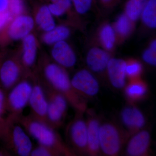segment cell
<instances>
[{"label":"cell","instance_id":"cell-1","mask_svg":"<svg viewBox=\"0 0 156 156\" xmlns=\"http://www.w3.org/2000/svg\"><path fill=\"white\" fill-rule=\"evenodd\" d=\"M18 122L29 134L38 143L58 151L62 155L74 154L71 149L63 142L59 134L48 124L34 119L30 115L20 117Z\"/></svg>","mask_w":156,"mask_h":156},{"label":"cell","instance_id":"cell-2","mask_svg":"<svg viewBox=\"0 0 156 156\" xmlns=\"http://www.w3.org/2000/svg\"><path fill=\"white\" fill-rule=\"evenodd\" d=\"M44 72L48 85L62 94L78 113L85 111L86 101L73 88L71 80L63 67L56 63H48L45 66Z\"/></svg>","mask_w":156,"mask_h":156},{"label":"cell","instance_id":"cell-3","mask_svg":"<svg viewBox=\"0 0 156 156\" xmlns=\"http://www.w3.org/2000/svg\"><path fill=\"white\" fill-rule=\"evenodd\" d=\"M7 119L1 137L5 138L7 147L15 154L30 156L33 147L27 132L18 122Z\"/></svg>","mask_w":156,"mask_h":156},{"label":"cell","instance_id":"cell-4","mask_svg":"<svg viewBox=\"0 0 156 156\" xmlns=\"http://www.w3.org/2000/svg\"><path fill=\"white\" fill-rule=\"evenodd\" d=\"M32 89V83L25 80L20 81L10 89L5 99V109L9 113L7 119L18 122L29 104Z\"/></svg>","mask_w":156,"mask_h":156},{"label":"cell","instance_id":"cell-5","mask_svg":"<svg viewBox=\"0 0 156 156\" xmlns=\"http://www.w3.org/2000/svg\"><path fill=\"white\" fill-rule=\"evenodd\" d=\"M125 140L123 132L116 125L107 122L100 125L99 144L100 150L110 156L119 154Z\"/></svg>","mask_w":156,"mask_h":156},{"label":"cell","instance_id":"cell-6","mask_svg":"<svg viewBox=\"0 0 156 156\" xmlns=\"http://www.w3.org/2000/svg\"><path fill=\"white\" fill-rule=\"evenodd\" d=\"M67 134L73 153L87 152V122L79 117V113L68 127Z\"/></svg>","mask_w":156,"mask_h":156},{"label":"cell","instance_id":"cell-7","mask_svg":"<svg viewBox=\"0 0 156 156\" xmlns=\"http://www.w3.org/2000/svg\"><path fill=\"white\" fill-rule=\"evenodd\" d=\"M28 105L30 108V115L34 119L48 124V101L42 84L36 82L32 83V89Z\"/></svg>","mask_w":156,"mask_h":156},{"label":"cell","instance_id":"cell-8","mask_svg":"<svg viewBox=\"0 0 156 156\" xmlns=\"http://www.w3.org/2000/svg\"><path fill=\"white\" fill-rule=\"evenodd\" d=\"M72 86L83 96L92 97L97 95L100 89L99 83L94 76L87 69L77 72L71 80Z\"/></svg>","mask_w":156,"mask_h":156},{"label":"cell","instance_id":"cell-9","mask_svg":"<svg viewBox=\"0 0 156 156\" xmlns=\"http://www.w3.org/2000/svg\"><path fill=\"white\" fill-rule=\"evenodd\" d=\"M51 55L56 64L62 67L71 68L76 62V56L73 50L65 41L54 44Z\"/></svg>","mask_w":156,"mask_h":156},{"label":"cell","instance_id":"cell-10","mask_svg":"<svg viewBox=\"0 0 156 156\" xmlns=\"http://www.w3.org/2000/svg\"><path fill=\"white\" fill-rule=\"evenodd\" d=\"M151 135L145 130L136 132L128 141L126 148L127 154L142 156L147 154L151 144Z\"/></svg>","mask_w":156,"mask_h":156},{"label":"cell","instance_id":"cell-11","mask_svg":"<svg viewBox=\"0 0 156 156\" xmlns=\"http://www.w3.org/2000/svg\"><path fill=\"white\" fill-rule=\"evenodd\" d=\"M126 65L127 62L120 58H111L108 62L106 69L109 79L116 89H122L126 85Z\"/></svg>","mask_w":156,"mask_h":156},{"label":"cell","instance_id":"cell-12","mask_svg":"<svg viewBox=\"0 0 156 156\" xmlns=\"http://www.w3.org/2000/svg\"><path fill=\"white\" fill-rule=\"evenodd\" d=\"M20 66L16 61L9 59L3 63L0 69V81L5 89L10 90L19 82Z\"/></svg>","mask_w":156,"mask_h":156},{"label":"cell","instance_id":"cell-13","mask_svg":"<svg viewBox=\"0 0 156 156\" xmlns=\"http://www.w3.org/2000/svg\"><path fill=\"white\" fill-rule=\"evenodd\" d=\"M34 25V21L30 16L18 15L12 21L9 27V36L14 40L23 39L30 34Z\"/></svg>","mask_w":156,"mask_h":156},{"label":"cell","instance_id":"cell-14","mask_svg":"<svg viewBox=\"0 0 156 156\" xmlns=\"http://www.w3.org/2000/svg\"><path fill=\"white\" fill-rule=\"evenodd\" d=\"M121 117L123 124L131 132L136 133L145 124L143 114L135 107L125 108L121 112Z\"/></svg>","mask_w":156,"mask_h":156},{"label":"cell","instance_id":"cell-15","mask_svg":"<svg viewBox=\"0 0 156 156\" xmlns=\"http://www.w3.org/2000/svg\"><path fill=\"white\" fill-rule=\"evenodd\" d=\"M110 56L105 50L99 48L89 50L87 57V65L93 72L99 73L106 69Z\"/></svg>","mask_w":156,"mask_h":156},{"label":"cell","instance_id":"cell-16","mask_svg":"<svg viewBox=\"0 0 156 156\" xmlns=\"http://www.w3.org/2000/svg\"><path fill=\"white\" fill-rule=\"evenodd\" d=\"M87 122V152L91 155H97L100 151L99 144V129L100 124L95 118L89 119Z\"/></svg>","mask_w":156,"mask_h":156},{"label":"cell","instance_id":"cell-17","mask_svg":"<svg viewBox=\"0 0 156 156\" xmlns=\"http://www.w3.org/2000/svg\"><path fill=\"white\" fill-rule=\"evenodd\" d=\"M37 50L36 39L33 35L30 34L23 39L22 62L24 66L30 67L34 64Z\"/></svg>","mask_w":156,"mask_h":156},{"label":"cell","instance_id":"cell-18","mask_svg":"<svg viewBox=\"0 0 156 156\" xmlns=\"http://www.w3.org/2000/svg\"><path fill=\"white\" fill-rule=\"evenodd\" d=\"M35 20L40 28L46 32L56 27L55 20L50 13L48 6L43 5L40 8L37 12Z\"/></svg>","mask_w":156,"mask_h":156},{"label":"cell","instance_id":"cell-19","mask_svg":"<svg viewBox=\"0 0 156 156\" xmlns=\"http://www.w3.org/2000/svg\"><path fill=\"white\" fill-rule=\"evenodd\" d=\"M69 29L64 26L55 27L49 31L46 32L43 37V41L48 45H54L58 42L64 41L69 37Z\"/></svg>","mask_w":156,"mask_h":156},{"label":"cell","instance_id":"cell-20","mask_svg":"<svg viewBox=\"0 0 156 156\" xmlns=\"http://www.w3.org/2000/svg\"><path fill=\"white\" fill-rule=\"evenodd\" d=\"M146 86L140 81H133L126 87L125 93L128 99L130 100H140L144 97L147 93Z\"/></svg>","mask_w":156,"mask_h":156},{"label":"cell","instance_id":"cell-21","mask_svg":"<svg viewBox=\"0 0 156 156\" xmlns=\"http://www.w3.org/2000/svg\"><path fill=\"white\" fill-rule=\"evenodd\" d=\"M140 16L143 22L148 27H156V0H148Z\"/></svg>","mask_w":156,"mask_h":156},{"label":"cell","instance_id":"cell-22","mask_svg":"<svg viewBox=\"0 0 156 156\" xmlns=\"http://www.w3.org/2000/svg\"><path fill=\"white\" fill-rule=\"evenodd\" d=\"M148 0H129L126 5V14L131 21H136L140 17Z\"/></svg>","mask_w":156,"mask_h":156},{"label":"cell","instance_id":"cell-23","mask_svg":"<svg viewBox=\"0 0 156 156\" xmlns=\"http://www.w3.org/2000/svg\"><path fill=\"white\" fill-rule=\"evenodd\" d=\"M115 33L114 28L110 25L104 26L101 30V41L106 50H111L114 46L116 39Z\"/></svg>","mask_w":156,"mask_h":156},{"label":"cell","instance_id":"cell-24","mask_svg":"<svg viewBox=\"0 0 156 156\" xmlns=\"http://www.w3.org/2000/svg\"><path fill=\"white\" fill-rule=\"evenodd\" d=\"M115 31L122 36L127 35L131 29V21L126 14L121 15L115 23Z\"/></svg>","mask_w":156,"mask_h":156},{"label":"cell","instance_id":"cell-25","mask_svg":"<svg viewBox=\"0 0 156 156\" xmlns=\"http://www.w3.org/2000/svg\"><path fill=\"white\" fill-rule=\"evenodd\" d=\"M62 154L58 151L46 146L38 145L33 148L30 156H58Z\"/></svg>","mask_w":156,"mask_h":156},{"label":"cell","instance_id":"cell-26","mask_svg":"<svg viewBox=\"0 0 156 156\" xmlns=\"http://www.w3.org/2000/svg\"><path fill=\"white\" fill-rule=\"evenodd\" d=\"M142 69V65L138 62L133 61L127 63L126 75L131 78H136L140 74Z\"/></svg>","mask_w":156,"mask_h":156},{"label":"cell","instance_id":"cell-27","mask_svg":"<svg viewBox=\"0 0 156 156\" xmlns=\"http://www.w3.org/2000/svg\"><path fill=\"white\" fill-rule=\"evenodd\" d=\"M79 14H84L89 11L92 5V0H71Z\"/></svg>","mask_w":156,"mask_h":156},{"label":"cell","instance_id":"cell-28","mask_svg":"<svg viewBox=\"0 0 156 156\" xmlns=\"http://www.w3.org/2000/svg\"><path fill=\"white\" fill-rule=\"evenodd\" d=\"M5 92L0 89V137L2 136L7 123V119L4 120L2 118L3 112L5 109Z\"/></svg>","mask_w":156,"mask_h":156},{"label":"cell","instance_id":"cell-29","mask_svg":"<svg viewBox=\"0 0 156 156\" xmlns=\"http://www.w3.org/2000/svg\"><path fill=\"white\" fill-rule=\"evenodd\" d=\"M9 8L11 14L19 15L23 10V4L22 0H10Z\"/></svg>","mask_w":156,"mask_h":156},{"label":"cell","instance_id":"cell-30","mask_svg":"<svg viewBox=\"0 0 156 156\" xmlns=\"http://www.w3.org/2000/svg\"><path fill=\"white\" fill-rule=\"evenodd\" d=\"M142 58L144 61L147 63L151 65H156V51L152 50L150 48H148L143 54Z\"/></svg>","mask_w":156,"mask_h":156},{"label":"cell","instance_id":"cell-31","mask_svg":"<svg viewBox=\"0 0 156 156\" xmlns=\"http://www.w3.org/2000/svg\"><path fill=\"white\" fill-rule=\"evenodd\" d=\"M48 7L50 13L53 16L59 17L63 15L66 11V9L61 6L53 3L50 4Z\"/></svg>","mask_w":156,"mask_h":156},{"label":"cell","instance_id":"cell-32","mask_svg":"<svg viewBox=\"0 0 156 156\" xmlns=\"http://www.w3.org/2000/svg\"><path fill=\"white\" fill-rule=\"evenodd\" d=\"M12 14L10 11H5L0 13V29L11 20Z\"/></svg>","mask_w":156,"mask_h":156},{"label":"cell","instance_id":"cell-33","mask_svg":"<svg viewBox=\"0 0 156 156\" xmlns=\"http://www.w3.org/2000/svg\"><path fill=\"white\" fill-rule=\"evenodd\" d=\"M51 1L52 3L61 6L66 11L71 5L72 2L71 0H51Z\"/></svg>","mask_w":156,"mask_h":156},{"label":"cell","instance_id":"cell-34","mask_svg":"<svg viewBox=\"0 0 156 156\" xmlns=\"http://www.w3.org/2000/svg\"><path fill=\"white\" fill-rule=\"evenodd\" d=\"M9 5V0H0V13L7 11Z\"/></svg>","mask_w":156,"mask_h":156},{"label":"cell","instance_id":"cell-35","mask_svg":"<svg viewBox=\"0 0 156 156\" xmlns=\"http://www.w3.org/2000/svg\"><path fill=\"white\" fill-rule=\"evenodd\" d=\"M151 50H153V51H156V40L153 41L151 43L150 46L149 48Z\"/></svg>","mask_w":156,"mask_h":156},{"label":"cell","instance_id":"cell-36","mask_svg":"<svg viewBox=\"0 0 156 156\" xmlns=\"http://www.w3.org/2000/svg\"><path fill=\"white\" fill-rule=\"evenodd\" d=\"M101 1H103L104 2H108L111 1V0H101Z\"/></svg>","mask_w":156,"mask_h":156},{"label":"cell","instance_id":"cell-37","mask_svg":"<svg viewBox=\"0 0 156 156\" xmlns=\"http://www.w3.org/2000/svg\"><path fill=\"white\" fill-rule=\"evenodd\" d=\"M3 154H3L2 153V152L1 151H0V156L2 155Z\"/></svg>","mask_w":156,"mask_h":156}]
</instances>
